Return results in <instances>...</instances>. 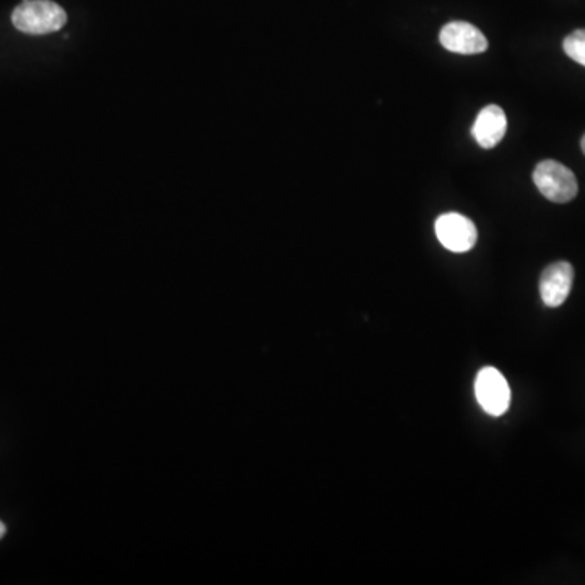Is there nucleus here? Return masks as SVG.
Returning a JSON list of instances; mask_svg holds the SVG:
<instances>
[{
	"mask_svg": "<svg viewBox=\"0 0 585 585\" xmlns=\"http://www.w3.org/2000/svg\"><path fill=\"white\" fill-rule=\"evenodd\" d=\"M12 23L26 35H49L64 28L67 13L52 0H23L13 10Z\"/></svg>",
	"mask_w": 585,
	"mask_h": 585,
	"instance_id": "nucleus-1",
	"label": "nucleus"
},
{
	"mask_svg": "<svg viewBox=\"0 0 585 585\" xmlns=\"http://www.w3.org/2000/svg\"><path fill=\"white\" fill-rule=\"evenodd\" d=\"M533 182L538 187V191L542 192L543 197L556 204L571 202L579 192L574 173L555 160L538 163L533 171Z\"/></svg>",
	"mask_w": 585,
	"mask_h": 585,
	"instance_id": "nucleus-2",
	"label": "nucleus"
},
{
	"mask_svg": "<svg viewBox=\"0 0 585 585\" xmlns=\"http://www.w3.org/2000/svg\"><path fill=\"white\" fill-rule=\"evenodd\" d=\"M475 395L488 415L501 416L511 405V387L496 368H483L475 381Z\"/></svg>",
	"mask_w": 585,
	"mask_h": 585,
	"instance_id": "nucleus-3",
	"label": "nucleus"
},
{
	"mask_svg": "<svg viewBox=\"0 0 585 585\" xmlns=\"http://www.w3.org/2000/svg\"><path fill=\"white\" fill-rule=\"evenodd\" d=\"M439 243L446 247L447 251L467 252L477 244V228L472 220H468L460 213H444L436 220L434 225Z\"/></svg>",
	"mask_w": 585,
	"mask_h": 585,
	"instance_id": "nucleus-4",
	"label": "nucleus"
},
{
	"mask_svg": "<svg viewBox=\"0 0 585 585\" xmlns=\"http://www.w3.org/2000/svg\"><path fill=\"white\" fill-rule=\"evenodd\" d=\"M442 48L457 54H480L488 49V39L477 26L467 22H451L439 33Z\"/></svg>",
	"mask_w": 585,
	"mask_h": 585,
	"instance_id": "nucleus-5",
	"label": "nucleus"
},
{
	"mask_svg": "<svg viewBox=\"0 0 585 585\" xmlns=\"http://www.w3.org/2000/svg\"><path fill=\"white\" fill-rule=\"evenodd\" d=\"M574 282V269L569 262H555L543 270L540 296L548 308H558L568 299Z\"/></svg>",
	"mask_w": 585,
	"mask_h": 585,
	"instance_id": "nucleus-6",
	"label": "nucleus"
},
{
	"mask_svg": "<svg viewBox=\"0 0 585 585\" xmlns=\"http://www.w3.org/2000/svg\"><path fill=\"white\" fill-rule=\"evenodd\" d=\"M507 130V117L503 108L490 104L481 109L473 124V139L483 148H494L504 139Z\"/></svg>",
	"mask_w": 585,
	"mask_h": 585,
	"instance_id": "nucleus-7",
	"label": "nucleus"
},
{
	"mask_svg": "<svg viewBox=\"0 0 585 585\" xmlns=\"http://www.w3.org/2000/svg\"><path fill=\"white\" fill-rule=\"evenodd\" d=\"M566 56L585 67V30L572 31L563 43Z\"/></svg>",
	"mask_w": 585,
	"mask_h": 585,
	"instance_id": "nucleus-8",
	"label": "nucleus"
},
{
	"mask_svg": "<svg viewBox=\"0 0 585 585\" xmlns=\"http://www.w3.org/2000/svg\"><path fill=\"white\" fill-rule=\"evenodd\" d=\"M5 532H7V529H5L4 522L0 520V538L4 537Z\"/></svg>",
	"mask_w": 585,
	"mask_h": 585,
	"instance_id": "nucleus-9",
	"label": "nucleus"
},
{
	"mask_svg": "<svg viewBox=\"0 0 585 585\" xmlns=\"http://www.w3.org/2000/svg\"><path fill=\"white\" fill-rule=\"evenodd\" d=\"M581 147H582V152H584V155H585V135H584V137H582Z\"/></svg>",
	"mask_w": 585,
	"mask_h": 585,
	"instance_id": "nucleus-10",
	"label": "nucleus"
}]
</instances>
